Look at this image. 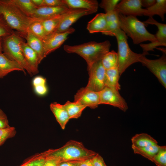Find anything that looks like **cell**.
I'll use <instances>...</instances> for the list:
<instances>
[{
	"label": "cell",
	"instance_id": "obj_38",
	"mask_svg": "<svg viewBox=\"0 0 166 166\" xmlns=\"http://www.w3.org/2000/svg\"><path fill=\"white\" fill-rule=\"evenodd\" d=\"M10 127L6 115L0 109V129L6 128Z\"/></svg>",
	"mask_w": 166,
	"mask_h": 166
},
{
	"label": "cell",
	"instance_id": "obj_18",
	"mask_svg": "<svg viewBox=\"0 0 166 166\" xmlns=\"http://www.w3.org/2000/svg\"><path fill=\"white\" fill-rule=\"evenodd\" d=\"M25 38L28 45L36 53L39 64L46 57L45 54L43 42L28 30L24 35L21 36Z\"/></svg>",
	"mask_w": 166,
	"mask_h": 166
},
{
	"label": "cell",
	"instance_id": "obj_45",
	"mask_svg": "<svg viewBox=\"0 0 166 166\" xmlns=\"http://www.w3.org/2000/svg\"><path fill=\"white\" fill-rule=\"evenodd\" d=\"M33 3L36 6H42L43 0H31Z\"/></svg>",
	"mask_w": 166,
	"mask_h": 166
},
{
	"label": "cell",
	"instance_id": "obj_27",
	"mask_svg": "<svg viewBox=\"0 0 166 166\" xmlns=\"http://www.w3.org/2000/svg\"><path fill=\"white\" fill-rule=\"evenodd\" d=\"M161 147L157 144L142 148H138L132 146V148L134 153L140 155L152 162L154 157Z\"/></svg>",
	"mask_w": 166,
	"mask_h": 166
},
{
	"label": "cell",
	"instance_id": "obj_32",
	"mask_svg": "<svg viewBox=\"0 0 166 166\" xmlns=\"http://www.w3.org/2000/svg\"><path fill=\"white\" fill-rule=\"evenodd\" d=\"M16 133L15 128L11 127L4 129H0V146L8 139L14 137Z\"/></svg>",
	"mask_w": 166,
	"mask_h": 166
},
{
	"label": "cell",
	"instance_id": "obj_28",
	"mask_svg": "<svg viewBox=\"0 0 166 166\" xmlns=\"http://www.w3.org/2000/svg\"><path fill=\"white\" fill-rule=\"evenodd\" d=\"M70 119H77L80 117L82 112L87 107L77 102L67 101L63 105Z\"/></svg>",
	"mask_w": 166,
	"mask_h": 166
},
{
	"label": "cell",
	"instance_id": "obj_35",
	"mask_svg": "<svg viewBox=\"0 0 166 166\" xmlns=\"http://www.w3.org/2000/svg\"><path fill=\"white\" fill-rule=\"evenodd\" d=\"M120 1L119 0H103L99 6L104 10L106 13L115 10L117 5Z\"/></svg>",
	"mask_w": 166,
	"mask_h": 166
},
{
	"label": "cell",
	"instance_id": "obj_20",
	"mask_svg": "<svg viewBox=\"0 0 166 166\" xmlns=\"http://www.w3.org/2000/svg\"><path fill=\"white\" fill-rule=\"evenodd\" d=\"M107 21L105 13L97 14L87 24V29L90 33L101 32L102 34L106 29Z\"/></svg>",
	"mask_w": 166,
	"mask_h": 166
},
{
	"label": "cell",
	"instance_id": "obj_22",
	"mask_svg": "<svg viewBox=\"0 0 166 166\" xmlns=\"http://www.w3.org/2000/svg\"><path fill=\"white\" fill-rule=\"evenodd\" d=\"M120 76L117 67L106 70L105 77V87L119 91L121 89V86L119 82Z\"/></svg>",
	"mask_w": 166,
	"mask_h": 166
},
{
	"label": "cell",
	"instance_id": "obj_42",
	"mask_svg": "<svg viewBox=\"0 0 166 166\" xmlns=\"http://www.w3.org/2000/svg\"><path fill=\"white\" fill-rule=\"evenodd\" d=\"M78 166H94L92 158L78 161Z\"/></svg>",
	"mask_w": 166,
	"mask_h": 166
},
{
	"label": "cell",
	"instance_id": "obj_16",
	"mask_svg": "<svg viewBox=\"0 0 166 166\" xmlns=\"http://www.w3.org/2000/svg\"><path fill=\"white\" fill-rule=\"evenodd\" d=\"M21 46L25 59L30 67L32 75L38 73L39 63L37 54L23 40L21 41Z\"/></svg>",
	"mask_w": 166,
	"mask_h": 166
},
{
	"label": "cell",
	"instance_id": "obj_41",
	"mask_svg": "<svg viewBox=\"0 0 166 166\" xmlns=\"http://www.w3.org/2000/svg\"><path fill=\"white\" fill-rule=\"evenodd\" d=\"M46 79L41 76L35 77L32 81V84L34 86L40 85H46Z\"/></svg>",
	"mask_w": 166,
	"mask_h": 166
},
{
	"label": "cell",
	"instance_id": "obj_1",
	"mask_svg": "<svg viewBox=\"0 0 166 166\" xmlns=\"http://www.w3.org/2000/svg\"><path fill=\"white\" fill-rule=\"evenodd\" d=\"M111 45L110 42L106 40L101 42H90L72 46L65 45L63 48L68 53H75L83 58L87 63L88 70L109 51Z\"/></svg>",
	"mask_w": 166,
	"mask_h": 166
},
{
	"label": "cell",
	"instance_id": "obj_4",
	"mask_svg": "<svg viewBox=\"0 0 166 166\" xmlns=\"http://www.w3.org/2000/svg\"><path fill=\"white\" fill-rule=\"evenodd\" d=\"M0 15L8 26L22 36L27 32L29 26L36 19L26 16L15 6L0 0Z\"/></svg>",
	"mask_w": 166,
	"mask_h": 166
},
{
	"label": "cell",
	"instance_id": "obj_31",
	"mask_svg": "<svg viewBox=\"0 0 166 166\" xmlns=\"http://www.w3.org/2000/svg\"><path fill=\"white\" fill-rule=\"evenodd\" d=\"M46 155V151L37 153L29 157L19 166H43Z\"/></svg>",
	"mask_w": 166,
	"mask_h": 166
},
{
	"label": "cell",
	"instance_id": "obj_6",
	"mask_svg": "<svg viewBox=\"0 0 166 166\" xmlns=\"http://www.w3.org/2000/svg\"><path fill=\"white\" fill-rule=\"evenodd\" d=\"M23 40L18 34L14 32L10 35L2 38L3 53L9 59L17 63L31 76V69L26 62L22 51L21 42Z\"/></svg>",
	"mask_w": 166,
	"mask_h": 166
},
{
	"label": "cell",
	"instance_id": "obj_15",
	"mask_svg": "<svg viewBox=\"0 0 166 166\" xmlns=\"http://www.w3.org/2000/svg\"><path fill=\"white\" fill-rule=\"evenodd\" d=\"M70 10L66 5L57 7L41 6L36 9L31 17L39 20H45L64 14Z\"/></svg>",
	"mask_w": 166,
	"mask_h": 166
},
{
	"label": "cell",
	"instance_id": "obj_3",
	"mask_svg": "<svg viewBox=\"0 0 166 166\" xmlns=\"http://www.w3.org/2000/svg\"><path fill=\"white\" fill-rule=\"evenodd\" d=\"M47 154L62 162L80 161L92 158L97 153L86 148L81 142L70 140L61 147L47 150Z\"/></svg>",
	"mask_w": 166,
	"mask_h": 166
},
{
	"label": "cell",
	"instance_id": "obj_40",
	"mask_svg": "<svg viewBox=\"0 0 166 166\" xmlns=\"http://www.w3.org/2000/svg\"><path fill=\"white\" fill-rule=\"evenodd\" d=\"M35 93L38 95L43 96L46 94L48 91L46 85H40L34 86Z\"/></svg>",
	"mask_w": 166,
	"mask_h": 166
},
{
	"label": "cell",
	"instance_id": "obj_17",
	"mask_svg": "<svg viewBox=\"0 0 166 166\" xmlns=\"http://www.w3.org/2000/svg\"><path fill=\"white\" fill-rule=\"evenodd\" d=\"M25 70L15 61L7 57L3 53L0 54V79L14 71H22Z\"/></svg>",
	"mask_w": 166,
	"mask_h": 166
},
{
	"label": "cell",
	"instance_id": "obj_46",
	"mask_svg": "<svg viewBox=\"0 0 166 166\" xmlns=\"http://www.w3.org/2000/svg\"><path fill=\"white\" fill-rule=\"evenodd\" d=\"M2 38H0V54L2 53Z\"/></svg>",
	"mask_w": 166,
	"mask_h": 166
},
{
	"label": "cell",
	"instance_id": "obj_12",
	"mask_svg": "<svg viewBox=\"0 0 166 166\" xmlns=\"http://www.w3.org/2000/svg\"><path fill=\"white\" fill-rule=\"evenodd\" d=\"M96 11L83 9H71L67 12L58 26L53 33H60L68 29L72 24L81 17L93 14Z\"/></svg>",
	"mask_w": 166,
	"mask_h": 166
},
{
	"label": "cell",
	"instance_id": "obj_43",
	"mask_svg": "<svg viewBox=\"0 0 166 166\" xmlns=\"http://www.w3.org/2000/svg\"><path fill=\"white\" fill-rule=\"evenodd\" d=\"M140 0L141 6L145 7L146 8H147L151 6L154 4L156 2V0Z\"/></svg>",
	"mask_w": 166,
	"mask_h": 166
},
{
	"label": "cell",
	"instance_id": "obj_44",
	"mask_svg": "<svg viewBox=\"0 0 166 166\" xmlns=\"http://www.w3.org/2000/svg\"><path fill=\"white\" fill-rule=\"evenodd\" d=\"M79 161H68L61 162L59 166H78Z\"/></svg>",
	"mask_w": 166,
	"mask_h": 166
},
{
	"label": "cell",
	"instance_id": "obj_30",
	"mask_svg": "<svg viewBox=\"0 0 166 166\" xmlns=\"http://www.w3.org/2000/svg\"><path fill=\"white\" fill-rule=\"evenodd\" d=\"M101 61L102 65L105 70L117 67V53L114 50L109 51L104 56Z\"/></svg>",
	"mask_w": 166,
	"mask_h": 166
},
{
	"label": "cell",
	"instance_id": "obj_11",
	"mask_svg": "<svg viewBox=\"0 0 166 166\" xmlns=\"http://www.w3.org/2000/svg\"><path fill=\"white\" fill-rule=\"evenodd\" d=\"M75 31L74 28L70 27L64 32L54 33L47 36L43 42L45 57L60 47L67 39L68 36Z\"/></svg>",
	"mask_w": 166,
	"mask_h": 166
},
{
	"label": "cell",
	"instance_id": "obj_13",
	"mask_svg": "<svg viewBox=\"0 0 166 166\" xmlns=\"http://www.w3.org/2000/svg\"><path fill=\"white\" fill-rule=\"evenodd\" d=\"M74 101L91 109H95L100 104L99 92L93 91L86 87L78 91L74 96Z\"/></svg>",
	"mask_w": 166,
	"mask_h": 166
},
{
	"label": "cell",
	"instance_id": "obj_14",
	"mask_svg": "<svg viewBox=\"0 0 166 166\" xmlns=\"http://www.w3.org/2000/svg\"><path fill=\"white\" fill-rule=\"evenodd\" d=\"M115 10L125 16H142L144 9L142 8L140 0H122L117 5Z\"/></svg>",
	"mask_w": 166,
	"mask_h": 166
},
{
	"label": "cell",
	"instance_id": "obj_5",
	"mask_svg": "<svg viewBox=\"0 0 166 166\" xmlns=\"http://www.w3.org/2000/svg\"><path fill=\"white\" fill-rule=\"evenodd\" d=\"M114 36L117 42V68L121 76L130 65L139 62V59L142 53H137L131 50L128 42L127 36L120 28L117 30Z\"/></svg>",
	"mask_w": 166,
	"mask_h": 166
},
{
	"label": "cell",
	"instance_id": "obj_37",
	"mask_svg": "<svg viewBox=\"0 0 166 166\" xmlns=\"http://www.w3.org/2000/svg\"><path fill=\"white\" fill-rule=\"evenodd\" d=\"M65 5L63 0H43L42 6L57 7Z\"/></svg>",
	"mask_w": 166,
	"mask_h": 166
},
{
	"label": "cell",
	"instance_id": "obj_29",
	"mask_svg": "<svg viewBox=\"0 0 166 166\" xmlns=\"http://www.w3.org/2000/svg\"><path fill=\"white\" fill-rule=\"evenodd\" d=\"M28 30L42 42L47 37L40 20L36 19L32 22L29 26Z\"/></svg>",
	"mask_w": 166,
	"mask_h": 166
},
{
	"label": "cell",
	"instance_id": "obj_23",
	"mask_svg": "<svg viewBox=\"0 0 166 166\" xmlns=\"http://www.w3.org/2000/svg\"><path fill=\"white\" fill-rule=\"evenodd\" d=\"M7 3L14 6L28 17H31L38 7L31 0H4Z\"/></svg>",
	"mask_w": 166,
	"mask_h": 166
},
{
	"label": "cell",
	"instance_id": "obj_8",
	"mask_svg": "<svg viewBox=\"0 0 166 166\" xmlns=\"http://www.w3.org/2000/svg\"><path fill=\"white\" fill-rule=\"evenodd\" d=\"M89 77L86 87L93 91L99 92L104 88L106 70L101 60L94 63L88 70Z\"/></svg>",
	"mask_w": 166,
	"mask_h": 166
},
{
	"label": "cell",
	"instance_id": "obj_19",
	"mask_svg": "<svg viewBox=\"0 0 166 166\" xmlns=\"http://www.w3.org/2000/svg\"><path fill=\"white\" fill-rule=\"evenodd\" d=\"M50 108L61 128L64 129L70 119L63 105L54 102L50 104Z\"/></svg>",
	"mask_w": 166,
	"mask_h": 166
},
{
	"label": "cell",
	"instance_id": "obj_2",
	"mask_svg": "<svg viewBox=\"0 0 166 166\" xmlns=\"http://www.w3.org/2000/svg\"><path fill=\"white\" fill-rule=\"evenodd\" d=\"M120 28L127 36L130 37L135 44L147 41H155V35L150 33L146 29L143 22L136 17L125 16L118 13Z\"/></svg>",
	"mask_w": 166,
	"mask_h": 166
},
{
	"label": "cell",
	"instance_id": "obj_33",
	"mask_svg": "<svg viewBox=\"0 0 166 166\" xmlns=\"http://www.w3.org/2000/svg\"><path fill=\"white\" fill-rule=\"evenodd\" d=\"M152 162L157 166H166V147L162 146L154 157Z\"/></svg>",
	"mask_w": 166,
	"mask_h": 166
},
{
	"label": "cell",
	"instance_id": "obj_21",
	"mask_svg": "<svg viewBox=\"0 0 166 166\" xmlns=\"http://www.w3.org/2000/svg\"><path fill=\"white\" fill-rule=\"evenodd\" d=\"M69 9H83L94 10L97 12L99 4L96 0H63Z\"/></svg>",
	"mask_w": 166,
	"mask_h": 166
},
{
	"label": "cell",
	"instance_id": "obj_25",
	"mask_svg": "<svg viewBox=\"0 0 166 166\" xmlns=\"http://www.w3.org/2000/svg\"><path fill=\"white\" fill-rule=\"evenodd\" d=\"M132 147L142 148L158 144V142L150 135L146 133L136 134L131 139Z\"/></svg>",
	"mask_w": 166,
	"mask_h": 166
},
{
	"label": "cell",
	"instance_id": "obj_9",
	"mask_svg": "<svg viewBox=\"0 0 166 166\" xmlns=\"http://www.w3.org/2000/svg\"><path fill=\"white\" fill-rule=\"evenodd\" d=\"M145 26L148 25H156L158 31L155 35L156 40L148 44L141 43L140 46L143 50V52L147 53L150 51H154L157 47L160 46H166V24L160 23L152 17H149L146 21L143 22Z\"/></svg>",
	"mask_w": 166,
	"mask_h": 166
},
{
	"label": "cell",
	"instance_id": "obj_24",
	"mask_svg": "<svg viewBox=\"0 0 166 166\" xmlns=\"http://www.w3.org/2000/svg\"><path fill=\"white\" fill-rule=\"evenodd\" d=\"M166 13V0H156L155 3L151 6L144 9L143 15L152 17L154 15H158L164 21Z\"/></svg>",
	"mask_w": 166,
	"mask_h": 166
},
{
	"label": "cell",
	"instance_id": "obj_10",
	"mask_svg": "<svg viewBox=\"0 0 166 166\" xmlns=\"http://www.w3.org/2000/svg\"><path fill=\"white\" fill-rule=\"evenodd\" d=\"M100 104L109 105L125 112L128 107L127 103L118 91L105 87L99 92Z\"/></svg>",
	"mask_w": 166,
	"mask_h": 166
},
{
	"label": "cell",
	"instance_id": "obj_39",
	"mask_svg": "<svg viewBox=\"0 0 166 166\" xmlns=\"http://www.w3.org/2000/svg\"><path fill=\"white\" fill-rule=\"evenodd\" d=\"M94 166H107L102 157L98 153L92 158Z\"/></svg>",
	"mask_w": 166,
	"mask_h": 166
},
{
	"label": "cell",
	"instance_id": "obj_34",
	"mask_svg": "<svg viewBox=\"0 0 166 166\" xmlns=\"http://www.w3.org/2000/svg\"><path fill=\"white\" fill-rule=\"evenodd\" d=\"M14 31L0 15V38H3L11 34Z\"/></svg>",
	"mask_w": 166,
	"mask_h": 166
},
{
	"label": "cell",
	"instance_id": "obj_26",
	"mask_svg": "<svg viewBox=\"0 0 166 166\" xmlns=\"http://www.w3.org/2000/svg\"><path fill=\"white\" fill-rule=\"evenodd\" d=\"M67 12L50 19L40 20L47 37L54 32Z\"/></svg>",
	"mask_w": 166,
	"mask_h": 166
},
{
	"label": "cell",
	"instance_id": "obj_36",
	"mask_svg": "<svg viewBox=\"0 0 166 166\" xmlns=\"http://www.w3.org/2000/svg\"><path fill=\"white\" fill-rule=\"evenodd\" d=\"M45 160L43 166H59L62 162L60 159L54 156L48 154L46 151Z\"/></svg>",
	"mask_w": 166,
	"mask_h": 166
},
{
	"label": "cell",
	"instance_id": "obj_7",
	"mask_svg": "<svg viewBox=\"0 0 166 166\" xmlns=\"http://www.w3.org/2000/svg\"><path fill=\"white\" fill-rule=\"evenodd\" d=\"M148 53H143L139 59V62L146 67L157 78L160 82L166 88V53H163L160 58L155 60L147 58Z\"/></svg>",
	"mask_w": 166,
	"mask_h": 166
}]
</instances>
